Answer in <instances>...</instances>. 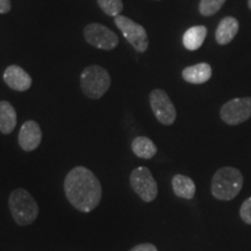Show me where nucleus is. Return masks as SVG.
Returning a JSON list of instances; mask_svg holds the SVG:
<instances>
[{
	"label": "nucleus",
	"instance_id": "obj_1",
	"mask_svg": "<svg viewBox=\"0 0 251 251\" xmlns=\"http://www.w3.org/2000/svg\"><path fill=\"white\" fill-rule=\"evenodd\" d=\"M64 192L68 201L83 213L92 212L101 200V185L92 171L76 166L64 180Z\"/></svg>",
	"mask_w": 251,
	"mask_h": 251
},
{
	"label": "nucleus",
	"instance_id": "obj_2",
	"mask_svg": "<svg viewBox=\"0 0 251 251\" xmlns=\"http://www.w3.org/2000/svg\"><path fill=\"white\" fill-rule=\"evenodd\" d=\"M243 186V176L233 166L219 169L213 176L211 191L213 197L222 201H229L238 196Z\"/></svg>",
	"mask_w": 251,
	"mask_h": 251
},
{
	"label": "nucleus",
	"instance_id": "obj_3",
	"mask_svg": "<svg viewBox=\"0 0 251 251\" xmlns=\"http://www.w3.org/2000/svg\"><path fill=\"white\" fill-rule=\"evenodd\" d=\"M8 205L15 224L19 226L33 224L39 215V205L25 188H17L11 193Z\"/></svg>",
	"mask_w": 251,
	"mask_h": 251
},
{
	"label": "nucleus",
	"instance_id": "obj_4",
	"mask_svg": "<svg viewBox=\"0 0 251 251\" xmlns=\"http://www.w3.org/2000/svg\"><path fill=\"white\" fill-rule=\"evenodd\" d=\"M111 86L108 71L99 65H90L80 76V87L87 98L100 99Z\"/></svg>",
	"mask_w": 251,
	"mask_h": 251
},
{
	"label": "nucleus",
	"instance_id": "obj_5",
	"mask_svg": "<svg viewBox=\"0 0 251 251\" xmlns=\"http://www.w3.org/2000/svg\"><path fill=\"white\" fill-rule=\"evenodd\" d=\"M130 186L144 202H151L158 194V186L151 171L146 166L134 169L130 174Z\"/></svg>",
	"mask_w": 251,
	"mask_h": 251
},
{
	"label": "nucleus",
	"instance_id": "obj_6",
	"mask_svg": "<svg viewBox=\"0 0 251 251\" xmlns=\"http://www.w3.org/2000/svg\"><path fill=\"white\" fill-rule=\"evenodd\" d=\"M114 23L120 29L125 39L130 43V46H133V48L137 52L147 51L149 47V39L144 27L136 24L131 19L124 17V15L115 17Z\"/></svg>",
	"mask_w": 251,
	"mask_h": 251
},
{
	"label": "nucleus",
	"instance_id": "obj_7",
	"mask_svg": "<svg viewBox=\"0 0 251 251\" xmlns=\"http://www.w3.org/2000/svg\"><path fill=\"white\" fill-rule=\"evenodd\" d=\"M222 121L229 126L243 124L251 118V98H236L229 100L220 109Z\"/></svg>",
	"mask_w": 251,
	"mask_h": 251
},
{
	"label": "nucleus",
	"instance_id": "obj_8",
	"mask_svg": "<svg viewBox=\"0 0 251 251\" xmlns=\"http://www.w3.org/2000/svg\"><path fill=\"white\" fill-rule=\"evenodd\" d=\"M84 37L90 46L102 50H113L119 43L117 34L100 24L87 25L84 28Z\"/></svg>",
	"mask_w": 251,
	"mask_h": 251
},
{
	"label": "nucleus",
	"instance_id": "obj_9",
	"mask_svg": "<svg viewBox=\"0 0 251 251\" xmlns=\"http://www.w3.org/2000/svg\"><path fill=\"white\" fill-rule=\"evenodd\" d=\"M150 106L157 120L165 126H170L176 121L177 112L174 102L165 91L156 89L150 93Z\"/></svg>",
	"mask_w": 251,
	"mask_h": 251
},
{
	"label": "nucleus",
	"instance_id": "obj_10",
	"mask_svg": "<svg viewBox=\"0 0 251 251\" xmlns=\"http://www.w3.org/2000/svg\"><path fill=\"white\" fill-rule=\"evenodd\" d=\"M41 141H42V130L36 121H26L21 126L19 133V144L21 149H24L25 151H33L37 149Z\"/></svg>",
	"mask_w": 251,
	"mask_h": 251
},
{
	"label": "nucleus",
	"instance_id": "obj_11",
	"mask_svg": "<svg viewBox=\"0 0 251 251\" xmlns=\"http://www.w3.org/2000/svg\"><path fill=\"white\" fill-rule=\"evenodd\" d=\"M4 80L8 87L18 92H24L30 89L31 77L24 70L23 68L18 65H9L4 72Z\"/></svg>",
	"mask_w": 251,
	"mask_h": 251
},
{
	"label": "nucleus",
	"instance_id": "obj_12",
	"mask_svg": "<svg viewBox=\"0 0 251 251\" xmlns=\"http://www.w3.org/2000/svg\"><path fill=\"white\" fill-rule=\"evenodd\" d=\"M240 29V24L237 19L233 17H226L220 21L215 31V40L220 46L229 45L235 39Z\"/></svg>",
	"mask_w": 251,
	"mask_h": 251
},
{
	"label": "nucleus",
	"instance_id": "obj_13",
	"mask_svg": "<svg viewBox=\"0 0 251 251\" xmlns=\"http://www.w3.org/2000/svg\"><path fill=\"white\" fill-rule=\"evenodd\" d=\"M183 78L190 84H203L212 77V68L208 63H198L183 70Z\"/></svg>",
	"mask_w": 251,
	"mask_h": 251
},
{
	"label": "nucleus",
	"instance_id": "obj_14",
	"mask_svg": "<svg viewBox=\"0 0 251 251\" xmlns=\"http://www.w3.org/2000/svg\"><path fill=\"white\" fill-rule=\"evenodd\" d=\"M172 190L178 198L190 200L196 194V184L187 176L176 175L172 178Z\"/></svg>",
	"mask_w": 251,
	"mask_h": 251
},
{
	"label": "nucleus",
	"instance_id": "obj_15",
	"mask_svg": "<svg viewBox=\"0 0 251 251\" xmlns=\"http://www.w3.org/2000/svg\"><path fill=\"white\" fill-rule=\"evenodd\" d=\"M17 126V112L8 101H0V131L11 134Z\"/></svg>",
	"mask_w": 251,
	"mask_h": 251
},
{
	"label": "nucleus",
	"instance_id": "obj_16",
	"mask_svg": "<svg viewBox=\"0 0 251 251\" xmlns=\"http://www.w3.org/2000/svg\"><path fill=\"white\" fill-rule=\"evenodd\" d=\"M207 36V28L205 26H193L184 33L183 45L187 50L194 51L202 46Z\"/></svg>",
	"mask_w": 251,
	"mask_h": 251
},
{
	"label": "nucleus",
	"instance_id": "obj_17",
	"mask_svg": "<svg viewBox=\"0 0 251 251\" xmlns=\"http://www.w3.org/2000/svg\"><path fill=\"white\" fill-rule=\"evenodd\" d=\"M131 150L137 157L143 159H150L157 153V147L149 137L139 136L131 143Z\"/></svg>",
	"mask_w": 251,
	"mask_h": 251
},
{
	"label": "nucleus",
	"instance_id": "obj_18",
	"mask_svg": "<svg viewBox=\"0 0 251 251\" xmlns=\"http://www.w3.org/2000/svg\"><path fill=\"white\" fill-rule=\"evenodd\" d=\"M98 1L99 7L105 14L109 17H118L124 9V2L122 0H97Z\"/></svg>",
	"mask_w": 251,
	"mask_h": 251
},
{
	"label": "nucleus",
	"instance_id": "obj_19",
	"mask_svg": "<svg viewBox=\"0 0 251 251\" xmlns=\"http://www.w3.org/2000/svg\"><path fill=\"white\" fill-rule=\"evenodd\" d=\"M226 0H200L199 12L202 17H212L218 13Z\"/></svg>",
	"mask_w": 251,
	"mask_h": 251
},
{
	"label": "nucleus",
	"instance_id": "obj_20",
	"mask_svg": "<svg viewBox=\"0 0 251 251\" xmlns=\"http://www.w3.org/2000/svg\"><path fill=\"white\" fill-rule=\"evenodd\" d=\"M241 219L248 225H251V197L248 198L240 208Z\"/></svg>",
	"mask_w": 251,
	"mask_h": 251
},
{
	"label": "nucleus",
	"instance_id": "obj_21",
	"mask_svg": "<svg viewBox=\"0 0 251 251\" xmlns=\"http://www.w3.org/2000/svg\"><path fill=\"white\" fill-rule=\"evenodd\" d=\"M130 251H158L157 248L151 243H141L135 246Z\"/></svg>",
	"mask_w": 251,
	"mask_h": 251
},
{
	"label": "nucleus",
	"instance_id": "obj_22",
	"mask_svg": "<svg viewBox=\"0 0 251 251\" xmlns=\"http://www.w3.org/2000/svg\"><path fill=\"white\" fill-rule=\"evenodd\" d=\"M11 1L9 0H0V13L6 14L11 11Z\"/></svg>",
	"mask_w": 251,
	"mask_h": 251
},
{
	"label": "nucleus",
	"instance_id": "obj_23",
	"mask_svg": "<svg viewBox=\"0 0 251 251\" xmlns=\"http://www.w3.org/2000/svg\"><path fill=\"white\" fill-rule=\"evenodd\" d=\"M248 6H249V8L251 9V0H248Z\"/></svg>",
	"mask_w": 251,
	"mask_h": 251
}]
</instances>
